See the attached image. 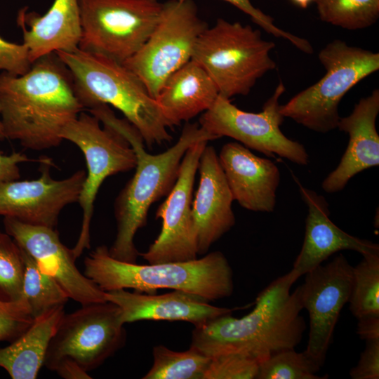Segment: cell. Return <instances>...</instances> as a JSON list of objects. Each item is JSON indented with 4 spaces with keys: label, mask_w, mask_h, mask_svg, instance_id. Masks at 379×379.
<instances>
[{
    "label": "cell",
    "mask_w": 379,
    "mask_h": 379,
    "mask_svg": "<svg viewBox=\"0 0 379 379\" xmlns=\"http://www.w3.org/2000/svg\"><path fill=\"white\" fill-rule=\"evenodd\" d=\"M0 102L6 138L36 151L58 146L62 131L84 110L55 52L37 59L23 74L0 73Z\"/></svg>",
    "instance_id": "6da1fadb"
},
{
    "label": "cell",
    "mask_w": 379,
    "mask_h": 379,
    "mask_svg": "<svg viewBox=\"0 0 379 379\" xmlns=\"http://www.w3.org/2000/svg\"><path fill=\"white\" fill-rule=\"evenodd\" d=\"M90 112L104 126L123 136L136 155L135 173L114 203L117 230L115 239L108 248L112 258L135 263L139 253L134 237L138 230L146 225L149 207L172 189L187 149L197 141L216 138L198 124L187 123L174 145L162 153L150 154L145 150L144 140L138 131L126 119L117 118L108 105L95 106Z\"/></svg>",
    "instance_id": "7a4b0ae2"
},
{
    "label": "cell",
    "mask_w": 379,
    "mask_h": 379,
    "mask_svg": "<svg viewBox=\"0 0 379 379\" xmlns=\"http://www.w3.org/2000/svg\"><path fill=\"white\" fill-rule=\"evenodd\" d=\"M295 282L288 272L258 295L255 307L246 316L228 314L196 326L190 346L209 357L235 353L259 363L275 352L295 348L306 330L298 286L290 292Z\"/></svg>",
    "instance_id": "3957f363"
},
{
    "label": "cell",
    "mask_w": 379,
    "mask_h": 379,
    "mask_svg": "<svg viewBox=\"0 0 379 379\" xmlns=\"http://www.w3.org/2000/svg\"><path fill=\"white\" fill-rule=\"evenodd\" d=\"M84 267V275L104 291L133 289L154 294L171 289L208 301L228 298L234 291L233 272L220 251L187 261L141 265L117 260L102 245L86 257Z\"/></svg>",
    "instance_id": "277c9868"
},
{
    "label": "cell",
    "mask_w": 379,
    "mask_h": 379,
    "mask_svg": "<svg viewBox=\"0 0 379 379\" xmlns=\"http://www.w3.org/2000/svg\"><path fill=\"white\" fill-rule=\"evenodd\" d=\"M55 53L69 69L84 109L98 105H112L138 131L148 147L171 140L156 100L122 63L79 48Z\"/></svg>",
    "instance_id": "5b68a950"
},
{
    "label": "cell",
    "mask_w": 379,
    "mask_h": 379,
    "mask_svg": "<svg viewBox=\"0 0 379 379\" xmlns=\"http://www.w3.org/2000/svg\"><path fill=\"white\" fill-rule=\"evenodd\" d=\"M274 47L260 30L218 18L199 36L192 60L206 72L220 95L230 99L248 95L260 78L276 68L270 55Z\"/></svg>",
    "instance_id": "8992f818"
},
{
    "label": "cell",
    "mask_w": 379,
    "mask_h": 379,
    "mask_svg": "<svg viewBox=\"0 0 379 379\" xmlns=\"http://www.w3.org/2000/svg\"><path fill=\"white\" fill-rule=\"evenodd\" d=\"M318 58L326 70L324 77L280 105V112L310 130L326 133L338 127L344 95L379 69V53L335 39L320 51Z\"/></svg>",
    "instance_id": "52a82bcc"
},
{
    "label": "cell",
    "mask_w": 379,
    "mask_h": 379,
    "mask_svg": "<svg viewBox=\"0 0 379 379\" xmlns=\"http://www.w3.org/2000/svg\"><path fill=\"white\" fill-rule=\"evenodd\" d=\"M193 0L162 3L159 21L142 46L122 64L135 74L155 99L168 78L189 62L208 27Z\"/></svg>",
    "instance_id": "ba28073f"
},
{
    "label": "cell",
    "mask_w": 379,
    "mask_h": 379,
    "mask_svg": "<svg viewBox=\"0 0 379 379\" xmlns=\"http://www.w3.org/2000/svg\"><path fill=\"white\" fill-rule=\"evenodd\" d=\"M79 48L121 63L145 43L162 10L158 0H79Z\"/></svg>",
    "instance_id": "9c48e42d"
},
{
    "label": "cell",
    "mask_w": 379,
    "mask_h": 379,
    "mask_svg": "<svg viewBox=\"0 0 379 379\" xmlns=\"http://www.w3.org/2000/svg\"><path fill=\"white\" fill-rule=\"evenodd\" d=\"M61 137L80 149L87 167L78 200L82 210L81 231L72 248L77 259L84 249L91 247L90 227L100 186L107 177L135 168L137 159L134 150L123 136L108 126L102 128L100 121L91 113H80L64 128Z\"/></svg>",
    "instance_id": "30bf717a"
},
{
    "label": "cell",
    "mask_w": 379,
    "mask_h": 379,
    "mask_svg": "<svg viewBox=\"0 0 379 379\" xmlns=\"http://www.w3.org/2000/svg\"><path fill=\"white\" fill-rule=\"evenodd\" d=\"M121 310L106 301L81 305L64 314L53 335L44 366L53 370L58 362L69 359L89 372L121 349L126 332Z\"/></svg>",
    "instance_id": "8fae6325"
},
{
    "label": "cell",
    "mask_w": 379,
    "mask_h": 379,
    "mask_svg": "<svg viewBox=\"0 0 379 379\" xmlns=\"http://www.w3.org/2000/svg\"><path fill=\"white\" fill-rule=\"evenodd\" d=\"M285 91L280 81L258 113L241 110L230 99L219 95L199 118V126L216 139L230 137L267 157L277 155L296 164L307 165L309 155L304 145L287 138L280 129L284 117L280 112L279 99Z\"/></svg>",
    "instance_id": "7c38bea8"
},
{
    "label": "cell",
    "mask_w": 379,
    "mask_h": 379,
    "mask_svg": "<svg viewBox=\"0 0 379 379\" xmlns=\"http://www.w3.org/2000/svg\"><path fill=\"white\" fill-rule=\"evenodd\" d=\"M197 141L185 153L178 178L156 218L162 220L159 234L140 254L149 264L187 261L197 258V233L192 214V192L199 158L208 144Z\"/></svg>",
    "instance_id": "4fadbf2b"
},
{
    "label": "cell",
    "mask_w": 379,
    "mask_h": 379,
    "mask_svg": "<svg viewBox=\"0 0 379 379\" xmlns=\"http://www.w3.org/2000/svg\"><path fill=\"white\" fill-rule=\"evenodd\" d=\"M352 270L340 253L307 272L304 283L298 286L302 310L307 311L310 319L305 352L320 367L325 364L341 310L349 301Z\"/></svg>",
    "instance_id": "5bb4252c"
},
{
    "label": "cell",
    "mask_w": 379,
    "mask_h": 379,
    "mask_svg": "<svg viewBox=\"0 0 379 379\" xmlns=\"http://www.w3.org/2000/svg\"><path fill=\"white\" fill-rule=\"evenodd\" d=\"M39 163L38 178L0 183V215L55 228L62 210L78 202L86 173L79 170L67 178L55 180L50 173L51 159L41 157Z\"/></svg>",
    "instance_id": "9a60e30c"
},
{
    "label": "cell",
    "mask_w": 379,
    "mask_h": 379,
    "mask_svg": "<svg viewBox=\"0 0 379 379\" xmlns=\"http://www.w3.org/2000/svg\"><path fill=\"white\" fill-rule=\"evenodd\" d=\"M4 225L5 232L59 284L69 298L81 305L107 301L105 291L80 272L72 249L62 243L54 228L7 217L4 218Z\"/></svg>",
    "instance_id": "2e32d148"
},
{
    "label": "cell",
    "mask_w": 379,
    "mask_h": 379,
    "mask_svg": "<svg viewBox=\"0 0 379 379\" xmlns=\"http://www.w3.org/2000/svg\"><path fill=\"white\" fill-rule=\"evenodd\" d=\"M199 182L192 203L198 255L210 247L235 225L234 201L215 148L206 145L198 166Z\"/></svg>",
    "instance_id": "e0dca14e"
},
{
    "label": "cell",
    "mask_w": 379,
    "mask_h": 379,
    "mask_svg": "<svg viewBox=\"0 0 379 379\" xmlns=\"http://www.w3.org/2000/svg\"><path fill=\"white\" fill-rule=\"evenodd\" d=\"M298 186L308 213L303 244L289 272L295 281L338 251L352 250L362 255L379 253L378 244L352 236L331 221L328 204L323 196L300 183Z\"/></svg>",
    "instance_id": "ac0fdd59"
},
{
    "label": "cell",
    "mask_w": 379,
    "mask_h": 379,
    "mask_svg": "<svg viewBox=\"0 0 379 379\" xmlns=\"http://www.w3.org/2000/svg\"><path fill=\"white\" fill-rule=\"evenodd\" d=\"M218 158L234 200L249 211H274L280 182L274 162L236 142L224 145Z\"/></svg>",
    "instance_id": "d6986e66"
},
{
    "label": "cell",
    "mask_w": 379,
    "mask_h": 379,
    "mask_svg": "<svg viewBox=\"0 0 379 379\" xmlns=\"http://www.w3.org/2000/svg\"><path fill=\"white\" fill-rule=\"evenodd\" d=\"M105 295L107 301L120 308L124 324L142 320L182 321L196 327L237 309L216 307L207 300L181 291L156 295L119 289L105 291Z\"/></svg>",
    "instance_id": "ffe728a7"
},
{
    "label": "cell",
    "mask_w": 379,
    "mask_h": 379,
    "mask_svg": "<svg viewBox=\"0 0 379 379\" xmlns=\"http://www.w3.org/2000/svg\"><path fill=\"white\" fill-rule=\"evenodd\" d=\"M378 113L379 90L375 88L355 104L350 114L340 118L337 128L349 135V142L339 164L322 182L326 192L343 190L355 175L379 165Z\"/></svg>",
    "instance_id": "44dd1931"
},
{
    "label": "cell",
    "mask_w": 379,
    "mask_h": 379,
    "mask_svg": "<svg viewBox=\"0 0 379 379\" xmlns=\"http://www.w3.org/2000/svg\"><path fill=\"white\" fill-rule=\"evenodd\" d=\"M22 8L17 22L31 63L57 51L73 52L79 48L81 26L79 0H54L40 15Z\"/></svg>",
    "instance_id": "7402d4cb"
},
{
    "label": "cell",
    "mask_w": 379,
    "mask_h": 379,
    "mask_svg": "<svg viewBox=\"0 0 379 379\" xmlns=\"http://www.w3.org/2000/svg\"><path fill=\"white\" fill-rule=\"evenodd\" d=\"M219 95L206 72L191 59L168 78L154 100L172 128L209 109Z\"/></svg>",
    "instance_id": "603a6c76"
},
{
    "label": "cell",
    "mask_w": 379,
    "mask_h": 379,
    "mask_svg": "<svg viewBox=\"0 0 379 379\" xmlns=\"http://www.w3.org/2000/svg\"><path fill=\"white\" fill-rule=\"evenodd\" d=\"M65 305L55 307L34 318L18 338L0 347V367L12 379H35L44 366L49 343L65 314Z\"/></svg>",
    "instance_id": "cb8c5ba5"
},
{
    "label": "cell",
    "mask_w": 379,
    "mask_h": 379,
    "mask_svg": "<svg viewBox=\"0 0 379 379\" xmlns=\"http://www.w3.org/2000/svg\"><path fill=\"white\" fill-rule=\"evenodd\" d=\"M20 249L24 260L23 298L32 317L36 318L55 307L65 305L69 298L66 292L40 269L29 253Z\"/></svg>",
    "instance_id": "d4e9b609"
},
{
    "label": "cell",
    "mask_w": 379,
    "mask_h": 379,
    "mask_svg": "<svg viewBox=\"0 0 379 379\" xmlns=\"http://www.w3.org/2000/svg\"><path fill=\"white\" fill-rule=\"evenodd\" d=\"M153 364L143 379H204L211 358L194 347L176 352L164 345L154 347Z\"/></svg>",
    "instance_id": "484cf974"
},
{
    "label": "cell",
    "mask_w": 379,
    "mask_h": 379,
    "mask_svg": "<svg viewBox=\"0 0 379 379\" xmlns=\"http://www.w3.org/2000/svg\"><path fill=\"white\" fill-rule=\"evenodd\" d=\"M352 270V284L348 302L357 319L379 315V253L363 255Z\"/></svg>",
    "instance_id": "4316f807"
},
{
    "label": "cell",
    "mask_w": 379,
    "mask_h": 379,
    "mask_svg": "<svg viewBox=\"0 0 379 379\" xmlns=\"http://www.w3.org/2000/svg\"><path fill=\"white\" fill-rule=\"evenodd\" d=\"M320 19L348 30L367 28L379 18V0H314Z\"/></svg>",
    "instance_id": "83f0119b"
},
{
    "label": "cell",
    "mask_w": 379,
    "mask_h": 379,
    "mask_svg": "<svg viewBox=\"0 0 379 379\" xmlns=\"http://www.w3.org/2000/svg\"><path fill=\"white\" fill-rule=\"evenodd\" d=\"M305 352L294 348L274 353L259 363L256 379H322L328 375H318L321 369Z\"/></svg>",
    "instance_id": "f1b7e54d"
},
{
    "label": "cell",
    "mask_w": 379,
    "mask_h": 379,
    "mask_svg": "<svg viewBox=\"0 0 379 379\" xmlns=\"http://www.w3.org/2000/svg\"><path fill=\"white\" fill-rule=\"evenodd\" d=\"M24 260L22 251L6 232L0 231V300H23Z\"/></svg>",
    "instance_id": "f546056e"
},
{
    "label": "cell",
    "mask_w": 379,
    "mask_h": 379,
    "mask_svg": "<svg viewBox=\"0 0 379 379\" xmlns=\"http://www.w3.org/2000/svg\"><path fill=\"white\" fill-rule=\"evenodd\" d=\"M204 379H256L259 362L241 354H224L210 357Z\"/></svg>",
    "instance_id": "4dcf8cb0"
},
{
    "label": "cell",
    "mask_w": 379,
    "mask_h": 379,
    "mask_svg": "<svg viewBox=\"0 0 379 379\" xmlns=\"http://www.w3.org/2000/svg\"><path fill=\"white\" fill-rule=\"evenodd\" d=\"M34 319L25 299L16 302L0 300V342H13L32 325Z\"/></svg>",
    "instance_id": "1f68e13d"
},
{
    "label": "cell",
    "mask_w": 379,
    "mask_h": 379,
    "mask_svg": "<svg viewBox=\"0 0 379 379\" xmlns=\"http://www.w3.org/2000/svg\"><path fill=\"white\" fill-rule=\"evenodd\" d=\"M184 1V0H176ZM244 13L248 15L252 21L259 25L267 33L274 35L278 38H283L288 40L296 48L302 52L311 54L313 53V48L310 43L305 39L293 35L286 31H284L274 24V19L264 13L260 9L253 6L251 0H224Z\"/></svg>",
    "instance_id": "d6a6232c"
},
{
    "label": "cell",
    "mask_w": 379,
    "mask_h": 379,
    "mask_svg": "<svg viewBox=\"0 0 379 379\" xmlns=\"http://www.w3.org/2000/svg\"><path fill=\"white\" fill-rule=\"evenodd\" d=\"M31 65L28 50L23 44L12 43L0 36V70L21 75L29 69Z\"/></svg>",
    "instance_id": "836d02e7"
},
{
    "label": "cell",
    "mask_w": 379,
    "mask_h": 379,
    "mask_svg": "<svg viewBox=\"0 0 379 379\" xmlns=\"http://www.w3.org/2000/svg\"><path fill=\"white\" fill-rule=\"evenodd\" d=\"M350 376L352 379L379 378V339L366 341L365 349Z\"/></svg>",
    "instance_id": "e575fe53"
},
{
    "label": "cell",
    "mask_w": 379,
    "mask_h": 379,
    "mask_svg": "<svg viewBox=\"0 0 379 379\" xmlns=\"http://www.w3.org/2000/svg\"><path fill=\"white\" fill-rule=\"evenodd\" d=\"M34 161L25 154L13 152L9 155L0 152V183L19 180L20 178L19 164Z\"/></svg>",
    "instance_id": "d590c367"
},
{
    "label": "cell",
    "mask_w": 379,
    "mask_h": 379,
    "mask_svg": "<svg viewBox=\"0 0 379 379\" xmlns=\"http://www.w3.org/2000/svg\"><path fill=\"white\" fill-rule=\"evenodd\" d=\"M53 371L65 379H91L88 372L74 361L64 359L56 364Z\"/></svg>",
    "instance_id": "8d00e7d4"
},
{
    "label": "cell",
    "mask_w": 379,
    "mask_h": 379,
    "mask_svg": "<svg viewBox=\"0 0 379 379\" xmlns=\"http://www.w3.org/2000/svg\"><path fill=\"white\" fill-rule=\"evenodd\" d=\"M357 333L364 340L379 339V315H369L357 319Z\"/></svg>",
    "instance_id": "74e56055"
},
{
    "label": "cell",
    "mask_w": 379,
    "mask_h": 379,
    "mask_svg": "<svg viewBox=\"0 0 379 379\" xmlns=\"http://www.w3.org/2000/svg\"><path fill=\"white\" fill-rule=\"evenodd\" d=\"M291 1L301 8H307L314 0H291Z\"/></svg>",
    "instance_id": "f35d334b"
},
{
    "label": "cell",
    "mask_w": 379,
    "mask_h": 379,
    "mask_svg": "<svg viewBox=\"0 0 379 379\" xmlns=\"http://www.w3.org/2000/svg\"><path fill=\"white\" fill-rule=\"evenodd\" d=\"M1 105L0 102V140H4L6 138L5 134L4 132V128L2 125V122L1 120Z\"/></svg>",
    "instance_id": "ab89813d"
}]
</instances>
